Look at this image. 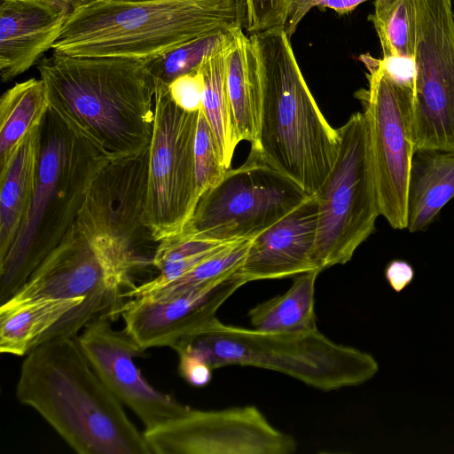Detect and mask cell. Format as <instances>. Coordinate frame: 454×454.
Instances as JSON below:
<instances>
[{
	"label": "cell",
	"mask_w": 454,
	"mask_h": 454,
	"mask_svg": "<svg viewBox=\"0 0 454 454\" xmlns=\"http://www.w3.org/2000/svg\"><path fill=\"white\" fill-rule=\"evenodd\" d=\"M37 69L50 109L105 157L148 149L155 86L145 59L53 54Z\"/></svg>",
	"instance_id": "cell-1"
},
{
	"label": "cell",
	"mask_w": 454,
	"mask_h": 454,
	"mask_svg": "<svg viewBox=\"0 0 454 454\" xmlns=\"http://www.w3.org/2000/svg\"><path fill=\"white\" fill-rule=\"evenodd\" d=\"M77 336L52 337L26 355L17 399L35 410L79 454H153L144 433L88 361Z\"/></svg>",
	"instance_id": "cell-2"
},
{
	"label": "cell",
	"mask_w": 454,
	"mask_h": 454,
	"mask_svg": "<svg viewBox=\"0 0 454 454\" xmlns=\"http://www.w3.org/2000/svg\"><path fill=\"white\" fill-rule=\"evenodd\" d=\"M261 85V113L251 150L314 195L330 173L340 146L338 130L325 120L283 28L249 35Z\"/></svg>",
	"instance_id": "cell-3"
},
{
	"label": "cell",
	"mask_w": 454,
	"mask_h": 454,
	"mask_svg": "<svg viewBox=\"0 0 454 454\" xmlns=\"http://www.w3.org/2000/svg\"><path fill=\"white\" fill-rule=\"evenodd\" d=\"M244 0H95L73 9L53 54L148 59L217 30L245 27Z\"/></svg>",
	"instance_id": "cell-4"
},
{
	"label": "cell",
	"mask_w": 454,
	"mask_h": 454,
	"mask_svg": "<svg viewBox=\"0 0 454 454\" xmlns=\"http://www.w3.org/2000/svg\"><path fill=\"white\" fill-rule=\"evenodd\" d=\"M107 160L49 108L41 124L35 191L0 262V302L11 299L75 223L88 184Z\"/></svg>",
	"instance_id": "cell-5"
},
{
	"label": "cell",
	"mask_w": 454,
	"mask_h": 454,
	"mask_svg": "<svg viewBox=\"0 0 454 454\" xmlns=\"http://www.w3.org/2000/svg\"><path fill=\"white\" fill-rule=\"evenodd\" d=\"M171 348L213 370L227 365L276 371L323 390L363 384L378 372L375 358L336 343L318 329L271 333L222 323L216 317L179 339Z\"/></svg>",
	"instance_id": "cell-6"
},
{
	"label": "cell",
	"mask_w": 454,
	"mask_h": 454,
	"mask_svg": "<svg viewBox=\"0 0 454 454\" xmlns=\"http://www.w3.org/2000/svg\"><path fill=\"white\" fill-rule=\"evenodd\" d=\"M148 149L107 159L93 174L75 225L102 262L121 297L136 288L133 275L149 264L158 244L146 221Z\"/></svg>",
	"instance_id": "cell-7"
},
{
	"label": "cell",
	"mask_w": 454,
	"mask_h": 454,
	"mask_svg": "<svg viewBox=\"0 0 454 454\" xmlns=\"http://www.w3.org/2000/svg\"><path fill=\"white\" fill-rule=\"evenodd\" d=\"M337 130L335 162L314 194L318 216L313 259L320 271L349 262L380 215L364 112L353 114Z\"/></svg>",
	"instance_id": "cell-8"
},
{
	"label": "cell",
	"mask_w": 454,
	"mask_h": 454,
	"mask_svg": "<svg viewBox=\"0 0 454 454\" xmlns=\"http://www.w3.org/2000/svg\"><path fill=\"white\" fill-rule=\"evenodd\" d=\"M368 89L356 97L366 117L380 215L395 230L407 229L408 184L415 153L413 78H403L382 59L360 56Z\"/></svg>",
	"instance_id": "cell-9"
},
{
	"label": "cell",
	"mask_w": 454,
	"mask_h": 454,
	"mask_svg": "<svg viewBox=\"0 0 454 454\" xmlns=\"http://www.w3.org/2000/svg\"><path fill=\"white\" fill-rule=\"evenodd\" d=\"M308 195L296 183L250 150L199 199L187 224L218 240L251 239L294 209Z\"/></svg>",
	"instance_id": "cell-10"
},
{
	"label": "cell",
	"mask_w": 454,
	"mask_h": 454,
	"mask_svg": "<svg viewBox=\"0 0 454 454\" xmlns=\"http://www.w3.org/2000/svg\"><path fill=\"white\" fill-rule=\"evenodd\" d=\"M154 120L148 147L146 221L156 242L183 231L199 198L194 142L199 112L172 99L168 85L154 80Z\"/></svg>",
	"instance_id": "cell-11"
},
{
	"label": "cell",
	"mask_w": 454,
	"mask_h": 454,
	"mask_svg": "<svg viewBox=\"0 0 454 454\" xmlns=\"http://www.w3.org/2000/svg\"><path fill=\"white\" fill-rule=\"evenodd\" d=\"M415 152H454V20L450 0H413Z\"/></svg>",
	"instance_id": "cell-12"
},
{
	"label": "cell",
	"mask_w": 454,
	"mask_h": 454,
	"mask_svg": "<svg viewBox=\"0 0 454 454\" xmlns=\"http://www.w3.org/2000/svg\"><path fill=\"white\" fill-rule=\"evenodd\" d=\"M143 433L156 454H291L297 448L293 436L277 429L253 405L214 411L190 408L183 416Z\"/></svg>",
	"instance_id": "cell-13"
},
{
	"label": "cell",
	"mask_w": 454,
	"mask_h": 454,
	"mask_svg": "<svg viewBox=\"0 0 454 454\" xmlns=\"http://www.w3.org/2000/svg\"><path fill=\"white\" fill-rule=\"evenodd\" d=\"M88 361L111 391L145 426L153 429L185 414L191 407L154 388L142 375L134 358L145 351L123 328L112 327L101 316L89 322L77 336Z\"/></svg>",
	"instance_id": "cell-14"
},
{
	"label": "cell",
	"mask_w": 454,
	"mask_h": 454,
	"mask_svg": "<svg viewBox=\"0 0 454 454\" xmlns=\"http://www.w3.org/2000/svg\"><path fill=\"white\" fill-rule=\"evenodd\" d=\"M121 315L123 298L111 286L106 269L75 223L45 257L24 286L1 306L41 299H76Z\"/></svg>",
	"instance_id": "cell-15"
},
{
	"label": "cell",
	"mask_w": 454,
	"mask_h": 454,
	"mask_svg": "<svg viewBox=\"0 0 454 454\" xmlns=\"http://www.w3.org/2000/svg\"><path fill=\"white\" fill-rule=\"evenodd\" d=\"M245 284L238 271L172 295L129 298L121 310L124 329L144 351L171 348L179 339L214 318L223 302Z\"/></svg>",
	"instance_id": "cell-16"
},
{
	"label": "cell",
	"mask_w": 454,
	"mask_h": 454,
	"mask_svg": "<svg viewBox=\"0 0 454 454\" xmlns=\"http://www.w3.org/2000/svg\"><path fill=\"white\" fill-rule=\"evenodd\" d=\"M317 216V199L311 195L253 238L239 270L246 283L320 271L313 259Z\"/></svg>",
	"instance_id": "cell-17"
},
{
	"label": "cell",
	"mask_w": 454,
	"mask_h": 454,
	"mask_svg": "<svg viewBox=\"0 0 454 454\" xmlns=\"http://www.w3.org/2000/svg\"><path fill=\"white\" fill-rule=\"evenodd\" d=\"M73 7L57 0H0V76L28 70L52 48Z\"/></svg>",
	"instance_id": "cell-18"
},
{
	"label": "cell",
	"mask_w": 454,
	"mask_h": 454,
	"mask_svg": "<svg viewBox=\"0 0 454 454\" xmlns=\"http://www.w3.org/2000/svg\"><path fill=\"white\" fill-rule=\"evenodd\" d=\"M41 124L32 129L0 165V262L27 215L35 191Z\"/></svg>",
	"instance_id": "cell-19"
},
{
	"label": "cell",
	"mask_w": 454,
	"mask_h": 454,
	"mask_svg": "<svg viewBox=\"0 0 454 454\" xmlns=\"http://www.w3.org/2000/svg\"><path fill=\"white\" fill-rule=\"evenodd\" d=\"M454 198V152L418 150L409 176L407 229L424 231Z\"/></svg>",
	"instance_id": "cell-20"
},
{
	"label": "cell",
	"mask_w": 454,
	"mask_h": 454,
	"mask_svg": "<svg viewBox=\"0 0 454 454\" xmlns=\"http://www.w3.org/2000/svg\"><path fill=\"white\" fill-rule=\"evenodd\" d=\"M226 85L239 142L256 141L261 113L257 61L249 35L243 29L226 51Z\"/></svg>",
	"instance_id": "cell-21"
},
{
	"label": "cell",
	"mask_w": 454,
	"mask_h": 454,
	"mask_svg": "<svg viewBox=\"0 0 454 454\" xmlns=\"http://www.w3.org/2000/svg\"><path fill=\"white\" fill-rule=\"evenodd\" d=\"M85 302L84 299H41L0 307V351L26 356L40 344L63 318Z\"/></svg>",
	"instance_id": "cell-22"
},
{
	"label": "cell",
	"mask_w": 454,
	"mask_h": 454,
	"mask_svg": "<svg viewBox=\"0 0 454 454\" xmlns=\"http://www.w3.org/2000/svg\"><path fill=\"white\" fill-rule=\"evenodd\" d=\"M320 271L295 276L284 294L252 308L247 316L253 328L271 333H294L317 329L315 286Z\"/></svg>",
	"instance_id": "cell-23"
},
{
	"label": "cell",
	"mask_w": 454,
	"mask_h": 454,
	"mask_svg": "<svg viewBox=\"0 0 454 454\" xmlns=\"http://www.w3.org/2000/svg\"><path fill=\"white\" fill-rule=\"evenodd\" d=\"M236 241L239 240L210 239L186 226L183 231L158 243L153 257V266L159 271L158 276L137 286L126 298L146 295L160 289Z\"/></svg>",
	"instance_id": "cell-24"
},
{
	"label": "cell",
	"mask_w": 454,
	"mask_h": 454,
	"mask_svg": "<svg viewBox=\"0 0 454 454\" xmlns=\"http://www.w3.org/2000/svg\"><path fill=\"white\" fill-rule=\"evenodd\" d=\"M43 80L31 78L18 82L0 98V165L21 140L39 126L49 110Z\"/></svg>",
	"instance_id": "cell-25"
},
{
	"label": "cell",
	"mask_w": 454,
	"mask_h": 454,
	"mask_svg": "<svg viewBox=\"0 0 454 454\" xmlns=\"http://www.w3.org/2000/svg\"><path fill=\"white\" fill-rule=\"evenodd\" d=\"M228 47L207 57L200 67L204 78L202 112L213 131L226 169L231 168L234 151L240 143L226 85L225 56Z\"/></svg>",
	"instance_id": "cell-26"
},
{
	"label": "cell",
	"mask_w": 454,
	"mask_h": 454,
	"mask_svg": "<svg viewBox=\"0 0 454 454\" xmlns=\"http://www.w3.org/2000/svg\"><path fill=\"white\" fill-rule=\"evenodd\" d=\"M378 34L387 63L412 64L416 46V17L413 0H377L368 16Z\"/></svg>",
	"instance_id": "cell-27"
},
{
	"label": "cell",
	"mask_w": 454,
	"mask_h": 454,
	"mask_svg": "<svg viewBox=\"0 0 454 454\" xmlns=\"http://www.w3.org/2000/svg\"><path fill=\"white\" fill-rule=\"evenodd\" d=\"M239 30H217L145 59L153 80L168 85L177 77L198 70L209 56L228 47Z\"/></svg>",
	"instance_id": "cell-28"
},
{
	"label": "cell",
	"mask_w": 454,
	"mask_h": 454,
	"mask_svg": "<svg viewBox=\"0 0 454 454\" xmlns=\"http://www.w3.org/2000/svg\"><path fill=\"white\" fill-rule=\"evenodd\" d=\"M251 239L232 243L206 258L175 281L143 296L172 295L217 282L237 273L244 263Z\"/></svg>",
	"instance_id": "cell-29"
},
{
	"label": "cell",
	"mask_w": 454,
	"mask_h": 454,
	"mask_svg": "<svg viewBox=\"0 0 454 454\" xmlns=\"http://www.w3.org/2000/svg\"><path fill=\"white\" fill-rule=\"evenodd\" d=\"M194 161L197 194L200 199L227 170L222 162L215 136L202 109L199 112L197 123Z\"/></svg>",
	"instance_id": "cell-30"
},
{
	"label": "cell",
	"mask_w": 454,
	"mask_h": 454,
	"mask_svg": "<svg viewBox=\"0 0 454 454\" xmlns=\"http://www.w3.org/2000/svg\"><path fill=\"white\" fill-rule=\"evenodd\" d=\"M293 0H244L245 27L251 34L283 28Z\"/></svg>",
	"instance_id": "cell-31"
},
{
	"label": "cell",
	"mask_w": 454,
	"mask_h": 454,
	"mask_svg": "<svg viewBox=\"0 0 454 454\" xmlns=\"http://www.w3.org/2000/svg\"><path fill=\"white\" fill-rule=\"evenodd\" d=\"M173 101L187 112H199L202 109L204 78L198 70L181 75L168 84Z\"/></svg>",
	"instance_id": "cell-32"
},
{
	"label": "cell",
	"mask_w": 454,
	"mask_h": 454,
	"mask_svg": "<svg viewBox=\"0 0 454 454\" xmlns=\"http://www.w3.org/2000/svg\"><path fill=\"white\" fill-rule=\"evenodd\" d=\"M369 0H293L283 29L290 38L306 14L314 7L332 9L343 15ZM377 1V0H373Z\"/></svg>",
	"instance_id": "cell-33"
},
{
	"label": "cell",
	"mask_w": 454,
	"mask_h": 454,
	"mask_svg": "<svg viewBox=\"0 0 454 454\" xmlns=\"http://www.w3.org/2000/svg\"><path fill=\"white\" fill-rule=\"evenodd\" d=\"M178 371L180 375L194 387L209 383L213 369L204 361L190 355H180Z\"/></svg>",
	"instance_id": "cell-34"
},
{
	"label": "cell",
	"mask_w": 454,
	"mask_h": 454,
	"mask_svg": "<svg viewBox=\"0 0 454 454\" xmlns=\"http://www.w3.org/2000/svg\"><path fill=\"white\" fill-rule=\"evenodd\" d=\"M385 276L392 288L401 292L412 281L414 270L407 262L394 260L387 264Z\"/></svg>",
	"instance_id": "cell-35"
},
{
	"label": "cell",
	"mask_w": 454,
	"mask_h": 454,
	"mask_svg": "<svg viewBox=\"0 0 454 454\" xmlns=\"http://www.w3.org/2000/svg\"><path fill=\"white\" fill-rule=\"evenodd\" d=\"M57 1H61V2L67 3L69 5H71L73 7V9H74V8H77L79 6H82L83 4H86L95 1V0H57Z\"/></svg>",
	"instance_id": "cell-36"
},
{
	"label": "cell",
	"mask_w": 454,
	"mask_h": 454,
	"mask_svg": "<svg viewBox=\"0 0 454 454\" xmlns=\"http://www.w3.org/2000/svg\"><path fill=\"white\" fill-rule=\"evenodd\" d=\"M450 3H451L452 15L454 16V0H450Z\"/></svg>",
	"instance_id": "cell-37"
},
{
	"label": "cell",
	"mask_w": 454,
	"mask_h": 454,
	"mask_svg": "<svg viewBox=\"0 0 454 454\" xmlns=\"http://www.w3.org/2000/svg\"><path fill=\"white\" fill-rule=\"evenodd\" d=\"M125 1H149V0H125Z\"/></svg>",
	"instance_id": "cell-38"
},
{
	"label": "cell",
	"mask_w": 454,
	"mask_h": 454,
	"mask_svg": "<svg viewBox=\"0 0 454 454\" xmlns=\"http://www.w3.org/2000/svg\"><path fill=\"white\" fill-rule=\"evenodd\" d=\"M453 16V15H452ZM453 20H454V16H453Z\"/></svg>",
	"instance_id": "cell-39"
}]
</instances>
